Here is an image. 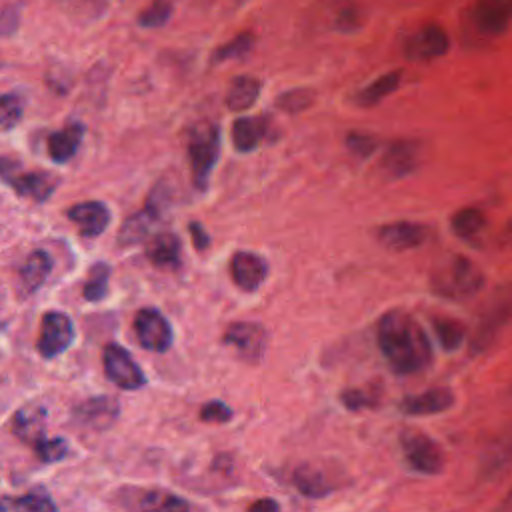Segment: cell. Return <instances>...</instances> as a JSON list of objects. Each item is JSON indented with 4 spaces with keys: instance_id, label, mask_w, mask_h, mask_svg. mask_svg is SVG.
I'll list each match as a JSON object with an SVG mask.
<instances>
[{
    "instance_id": "obj_1",
    "label": "cell",
    "mask_w": 512,
    "mask_h": 512,
    "mask_svg": "<svg viewBox=\"0 0 512 512\" xmlns=\"http://www.w3.org/2000/svg\"><path fill=\"white\" fill-rule=\"evenodd\" d=\"M376 346L388 368L398 376L424 372L432 362V340L406 310L392 308L376 322Z\"/></svg>"
},
{
    "instance_id": "obj_2",
    "label": "cell",
    "mask_w": 512,
    "mask_h": 512,
    "mask_svg": "<svg viewBox=\"0 0 512 512\" xmlns=\"http://www.w3.org/2000/svg\"><path fill=\"white\" fill-rule=\"evenodd\" d=\"M486 284L482 268L468 256L454 254L430 276L432 292L448 300H464L476 296Z\"/></svg>"
},
{
    "instance_id": "obj_3",
    "label": "cell",
    "mask_w": 512,
    "mask_h": 512,
    "mask_svg": "<svg viewBox=\"0 0 512 512\" xmlns=\"http://www.w3.org/2000/svg\"><path fill=\"white\" fill-rule=\"evenodd\" d=\"M220 152V130L212 122L196 124L188 134V156L196 188L204 190Z\"/></svg>"
},
{
    "instance_id": "obj_4",
    "label": "cell",
    "mask_w": 512,
    "mask_h": 512,
    "mask_svg": "<svg viewBox=\"0 0 512 512\" xmlns=\"http://www.w3.org/2000/svg\"><path fill=\"white\" fill-rule=\"evenodd\" d=\"M400 450L406 466L420 476H438L446 466V456L438 440L420 430H406L400 436Z\"/></svg>"
},
{
    "instance_id": "obj_5",
    "label": "cell",
    "mask_w": 512,
    "mask_h": 512,
    "mask_svg": "<svg viewBox=\"0 0 512 512\" xmlns=\"http://www.w3.org/2000/svg\"><path fill=\"white\" fill-rule=\"evenodd\" d=\"M466 22L478 38H500L512 28V0H472Z\"/></svg>"
},
{
    "instance_id": "obj_6",
    "label": "cell",
    "mask_w": 512,
    "mask_h": 512,
    "mask_svg": "<svg viewBox=\"0 0 512 512\" xmlns=\"http://www.w3.org/2000/svg\"><path fill=\"white\" fill-rule=\"evenodd\" d=\"M512 468V424L498 430L480 450L476 478L478 482H496Z\"/></svg>"
},
{
    "instance_id": "obj_7",
    "label": "cell",
    "mask_w": 512,
    "mask_h": 512,
    "mask_svg": "<svg viewBox=\"0 0 512 512\" xmlns=\"http://www.w3.org/2000/svg\"><path fill=\"white\" fill-rule=\"evenodd\" d=\"M450 50V36L444 26L436 22L422 24L406 36L402 44L404 58L410 62H432L446 56Z\"/></svg>"
},
{
    "instance_id": "obj_8",
    "label": "cell",
    "mask_w": 512,
    "mask_h": 512,
    "mask_svg": "<svg viewBox=\"0 0 512 512\" xmlns=\"http://www.w3.org/2000/svg\"><path fill=\"white\" fill-rule=\"evenodd\" d=\"M430 226L418 220H394L380 224L374 232L376 242L392 252H406L424 246L430 240Z\"/></svg>"
},
{
    "instance_id": "obj_9",
    "label": "cell",
    "mask_w": 512,
    "mask_h": 512,
    "mask_svg": "<svg viewBox=\"0 0 512 512\" xmlns=\"http://www.w3.org/2000/svg\"><path fill=\"white\" fill-rule=\"evenodd\" d=\"M0 178L14 188L20 196H28L32 200H46L56 188V178L48 172H24L18 162L10 158H0Z\"/></svg>"
},
{
    "instance_id": "obj_10",
    "label": "cell",
    "mask_w": 512,
    "mask_h": 512,
    "mask_svg": "<svg viewBox=\"0 0 512 512\" xmlns=\"http://www.w3.org/2000/svg\"><path fill=\"white\" fill-rule=\"evenodd\" d=\"M420 142L412 138H394L386 144L380 156V170L390 180L408 178L418 170Z\"/></svg>"
},
{
    "instance_id": "obj_11",
    "label": "cell",
    "mask_w": 512,
    "mask_h": 512,
    "mask_svg": "<svg viewBox=\"0 0 512 512\" xmlns=\"http://www.w3.org/2000/svg\"><path fill=\"white\" fill-rule=\"evenodd\" d=\"M104 370L106 376L122 390H138L146 384L142 368L134 362L130 352L120 344H108L104 348Z\"/></svg>"
},
{
    "instance_id": "obj_12",
    "label": "cell",
    "mask_w": 512,
    "mask_h": 512,
    "mask_svg": "<svg viewBox=\"0 0 512 512\" xmlns=\"http://www.w3.org/2000/svg\"><path fill=\"white\" fill-rule=\"evenodd\" d=\"M74 340L72 320L64 312H48L42 318L38 352L44 358H56L70 348Z\"/></svg>"
},
{
    "instance_id": "obj_13",
    "label": "cell",
    "mask_w": 512,
    "mask_h": 512,
    "mask_svg": "<svg viewBox=\"0 0 512 512\" xmlns=\"http://www.w3.org/2000/svg\"><path fill=\"white\" fill-rule=\"evenodd\" d=\"M134 328L142 348L152 352H166L172 344V328L164 314L156 308H142L134 318Z\"/></svg>"
},
{
    "instance_id": "obj_14",
    "label": "cell",
    "mask_w": 512,
    "mask_h": 512,
    "mask_svg": "<svg viewBox=\"0 0 512 512\" xmlns=\"http://www.w3.org/2000/svg\"><path fill=\"white\" fill-rule=\"evenodd\" d=\"M510 314H512L510 302H498L496 306H492V308L482 316V320H480L478 326L474 328L472 336H468V340H466L468 354H470V356L484 354V352L494 344V340L498 338V334H500V330L504 328V324L508 322Z\"/></svg>"
},
{
    "instance_id": "obj_15",
    "label": "cell",
    "mask_w": 512,
    "mask_h": 512,
    "mask_svg": "<svg viewBox=\"0 0 512 512\" xmlns=\"http://www.w3.org/2000/svg\"><path fill=\"white\" fill-rule=\"evenodd\" d=\"M454 392L446 386H434L418 394H408L400 400L398 410L406 416H434L454 406Z\"/></svg>"
},
{
    "instance_id": "obj_16",
    "label": "cell",
    "mask_w": 512,
    "mask_h": 512,
    "mask_svg": "<svg viewBox=\"0 0 512 512\" xmlns=\"http://www.w3.org/2000/svg\"><path fill=\"white\" fill-rule=\"evenodd\" d=\"M224 342L234 346L246 362H260L266 350V330L256 322H236L226 334Z\"/></svg>"
},
{
    "instance_id": "obj_17",
    "label": "cell",
    "mask_w": 512,
    "mask_h": 512,
    "mask_svg": "<svg viewBox=\"0 0 512 512\" xmlns=\"http://www.w3.org/2000/svg\"><path fill=\"white\" fill-rule=\"evenodd\" d=\"M118 414H120V406L110 396H96L74 408V418L82 426L92 430L110 428L118 420Z\"/></svg>"
},
{
    "instance_id": "obj_18",
    "label": "cell",
    "mask_w": 512,
    "mask_h": 512,
    "mask_svg": "<svg viewBox=\"0 0 512 512\" xmlns=\"http://www.w3.org/2000/svg\"><path fill=\"white\" fill-rule=\"evenodd\" d=\"M68 218L78 224L82 236L96 238L106 230L110 222V210L104 202L90 200V202H80L70 206Z\"/></svg>"
},
{
    "instance_id": "obj_19",
    "label": "cell",
    "mask_w": 512,
    "mask_h": 512,
    "mask_svg": "<svg viewBox=\"0 0 512 512\" xmlns=\"http://www.w3.org/2000/svg\"><path fill=\"white\" fill-rule=\"evenodd\" d=\"M230 268L234 282L246 292H254L266 280L268 274L266 260L254 252H236L232 256Z\"/></svg>"
},
{
    "instance_id": "obj_20",
    "label": "cell",
    "mask_w": 512,
    "mask_h": 512,
    "mask_svg": "<svg viewBox=\"0 0 512 512\" xmlns=\"http://www.w3.org/2000/svg\"><path fill=\"white\" fill-rule=\"evenodd\" d=\"M402 70H388L364 84L356 94H354V104L360 108H372L384 102L388 96H392L400 86H402Z\"/></svg>"
},
{
    "instance_id": "obj_21",
    "label": "cell",
    "mask_w": 512,
    "mask_h": 512,
    "mask_svg": "<svg viewBox=\"0 0 512 512\" xmlns=\"http://www.w3.org/2000/svg\"><path fill=\"white\" fill-rule=\"evenodd\" d=\"M292 484L306 498H326L336 488L332 480L312 464H300L292 472Z\"/></svg>"
},
{
    "instance_id": "obj_22",
    "label": "cell",
    "mask_w": 512,
    "mask_h": 512,
    "mask_svg": "<svg viewBox=\"0 0 512 512\" xmlns=\"http://www.w3.org/2000/svg\"><path fill=\"white\" fill-rule=\"evenodd\" d=\"M268 130V118L242 116L232 124V142L238 152H252L258 148Z\"/></svg>"
},
{
    "instance_id": "obj_23",
    "label": "cell",
    "mask_w": 512,
    "mask_h": 512,
    "mask_svg": "<svg viewBox=\"0 0 512 512\" xmlns=\"http://www.w3.org/2000/svg\"><path fill=\"white\" fill-rule=\"evenodd\" d=\"M44 424H46V410L40 404H26L14 416L12 428L14 434L30 444H36L44 438Z\"/></svg>"
},
{
    "instance_id": "obj_24",
    "label": "cell",
    "mask_w": 512,
    "mask_h": 512,
    "mask_svg": "<svg viewBox=\"0 0 512 512\" xmlns=\"http://www.w3.org/2000/svg\"><path fill=\"white\" fill-rule=\"evenodd\" d=\"M488 218L482 208L476 206H462L450 216V230L460 240H474L486 230Z\"/></svg>"
},
{
    "instance_id": "obj_25",
    "label": "cell",
    "mask_w": 512,
    "mask_h": 512,
    "mask_svg": "<svg viewBox=\"0 0 512 512\" xmlns=\"http://www.w3.org/2000/svg\"><path fill=\"white\" fill-rule=\"evenodd\" d=\"M82 138H84V126L80 122L68 124L60 132L50 134V138H48V154H50V158L54 162H58V164L68 162L76 154Z\"/></svg>"
},
{
    "instance_id": "obj_26",
    "label": "cell",
    "mask_w": 512,
    "mask_h": 512,
    "mask_svg": "<svg viewBox=\"0 0 512 512\" xmlns=\"http://www.w3.org/2000/svg\"><path fill=\"white\" fill-rule=\"evenodd\" d=\"M158 216H160V208H158V204L152 202V198H150V202L146 204L144 210H140L138 214L130 216V218L124 222L122 230L118 232V240H120L122 244H136V242L144 240V238L148 236V232L152 230V226L156 224Z\"/></svg>"
},
{
    "instance_id": "obj_27",
    "label": "cell",
    "mask_w": 512,
    "mask_h": 512,
    "mask_svg": "<svg viewBox=\"0 0 512 512\" xmlns=\"http://www.w3.org/2000/svg\"><path fill=\"white\" fill-rule=\"evenodd\" d=\"M52 270V258L42 252V250H36L32 252L24 266L20 268V288L24 294H34L48 278Z\"/></svg>"
},
{
    "instance_id": "obj_28",
    "label": "cell",
    "mask_w": 512,
    "mask_h": 512,
    "mask_svg": "<svg viewBox=\"0 0 512 512\" xmlns=\"http://www.w3.org/2000/svg\"><path fill=\"white\" fill-rule=\"evenodd\" d=\"M432 330H434V338L440 344V348L444 352H458L468 336H466V326L450 316H434L432 318Z\"/></svg>"
},
{
    "instance_id": "obj_29",
    "label": "cell",
    "mask_w": 512,
    "mask_h": 512,
    "mask_svg": "<svg viewBox=\"0 0 512 512\" xmlns=\"http://www.w3.org/2000/svg\"><path fill=\"white\" fill-rule=\"evenodd\" d=\"M364 10L356 0L332 2V28L340 34H356L364 28Z\"/></svg>"
},
{
    "instance_id": "obj_30",
    "label": "cell",
    "mask_w": 512,
    "mask_h": 512,
    "mask_svg": "<svg viewBox=\"0 0 512 512\" xmlns=\"http://www.w3.org/2000/svg\"><path fill=\"white\" fill-rule=\"evenodd\" d=\"M260 96V82L254 76H236L230 84L226 106L234 112L248 110Z\"/></svg>"
},
{
    "instance_id": "obj_31",
    "label": "cell",
    "mask_w": 512,
    "mask_h": 512,
    "mask_svg": "<svg viewBox=\"0 0 512 512\" xmlns=\"http://www.w3.org/2000/svg\"><path fill=\"white\" fill-rule=\"evenodd\" d=\"M146 254L156 266H174L180 260V240L172 232H160L150 238Z\"/></svg>"
},
{
    "instance_id": "obj_32",
    "label": "cell",
    "mask_w": 512,
    "mask_h": 512,
    "mask_svg": "<svg viewBox=\"0 0 512 512\" xmlns=\"http://www.w3.org/2000/svg\"><path fill=\"white\" fill-rule=\"evenodd\" d=\"M0 510H6V512H20V510L52 512V510H56V504L50 500V496L46 492L34 490L26 496H4V498H0Z\"/></svg>"
},
{
    "instance_id": "obj_33",
    "label": "cell",
    "mask_w": 512,
    "mask_h": 512,
    "mask_svg": "<svg viewBox=\"0 0 512 512\" xmlns=\"http://www.w3.org/2000/svg\"><path fill=\"white\" fill-rule=\"evenodd\" d=\"M378 400H380L378 392L372 388L352 386V388H346L340 392V402L350 412H362L368 408H376Z\"/></svg>"
},
{
    "instance_id": "obj_34",
    "label": "cell",
    "mask_w": 512,
    "mask_h": 512,
    "mask_svg": "<svg viewBox=\"0 0 512 512\" xmlns=\"http://www.w3.org/2000/svg\"><path fill=\"white\" fill-rule=\"evenodd\" d=\"M344 144L348 148L350 154H354L360 160H368L378 148H380V138L376 134L370 132H362V130H352L346 134Z\"/></svg>"
},
{
    "instance_id": "obj_35",
    "label": "cell",
    "mask_w": 512,
    "mask_h": 512,
    "mask_svg": "<svg viewBox=\"0 0 512 512\" xmlns=\"http://www.w3.org/2000/svg\"><path fill=\"white\" fill-rule=\"evenodd\" d=\"M108 276L110 268L104 262H98L90 270V278L84 284V298L90 302H100L108 292Z\"/></svg>"
},
{
    "instance_id": "obj_36",
    "label": "cell",
    "mask_w": 512,
    "mask_h": 512,
    "mask_svg": "<svg viewBox=\"0 0 512 512\" xmlns=\"http://www.w3.org/2000/svg\"><path fill=\"white\" fill-rule=\"evenodd\" d=\"M314 98H316V94L310 88H292V90L278 96L276 106L282 108L284 112L296 114V112H302V110L310 108L314 104Z\"/></svg>"
},
{
    "instance_id": "obj_37",
    "label": "cell",
    "mask_w": 512,
    "mask_h": 512,
    "mask_svg": "<svg viewBox=\"0 0 512 512\" xmlns=\"http://www.w3.org/2000/svg\"><path fill=\"white\" fill-rule=\"evenodd\" d=\"M252 44H254V36L250 32L238 34L230 42H226V44H222L220 48L214 50L212 62H224V60H230V58H240V56H244L252 50Z\"/></svg>"
},
{
    "instance_id": "obj_38",
    "label": "cell",
    "mask_w": 512,
    "mask_h": 512,
    "mask_svg": "<svg viewBox=\"0 0 512 512\" xmlns=\"http://www.w3.org/2000/svg\"><path fill=\"white\" fill-rule=\"evenodd\" d=\"M22 108L18 94H0V132L12 130L20 122Z\"/></svg>"
},
{
    "instance_id": "obj_39",
    "label": "cell",
    "mask_w": 512,
    "mask_h": 512,
    "mask_svg": "<svg viewBox=\"0 0 512 512\" xmlns=\"http://www.w3.org/2000/svg\"><path fill=\"white\" fill-rule=\"evenodd\" d=\"M172 6L166 0H152L140 14H138V24L144 28H160L170 20Z\"/></svg>"
},
{
    "instance_id": "obj_40",
    "label": "cell",
    "mask_w": 512,
    "mask_h": 512,
    "mask_svg": "<svg viewBox=\"0 0 512 512\" xmlns=\"http://www.w3.org/2000/svg\"><path fill=\"white\" fill-rule=\"evenodd\" d=\"M34 450L42 462H58L68 454V444L64 438H40Z\"/></svg>"
},
{
    "instance_id": "obj_41",
    "label": "cell",
    "mask_w": 512,
    "mask_h": 512,
    "mask_svg": "<svg viewBox=\"0 0 512 512\" xmlns=\"http://www.w3.org/2000/svg\"><path fill=\"white\" fill-rule=\"evenodd\" d=\"M144 508H158V510H184L188 508V504L174 496V494H166V492H148L142 500Z\"/></svg>"
},
{
    "instance_id": "obj_42",
    "label": "cell",
    "mask_w": 512,
    "mask_h": 512,
    "mask_svg": "<svg viewBox=\"0 0 512 512\" xmlns=\"http://www.w3.org/2000/svg\"><path fill=\"white\" fill-rule=\"evenodd\" d=\"M200 418L204 422H228L232 418V408L222 400H210L202 406Z\"/></svg>"
},
{
    "instance_id": "obj_43",
    "label": "cell",
    "mask_w": 512,
    "mask_h": 512,
    "mask_svg": "<svg viewBox=\"0 0 512 512\" xmlns=\"http://www.w3.org/2000/svg\"><path fill=\"white\" fill-rule=\"evenodd\" d=\"M20 24V12L14 6L0 8V38L12 36L18 30Z\"/></svg>"
},
{
    "instance_id": "obj_44",
    "label": "cell",
    "mask_w": 512,
    "mask_h": 512,
    "mask_svg": "<svg viewBox=\"0 0 512 512\" xmlns=\"http://www.w3.org/2000/svg\"><path fill=\"white\" fill-rule=\"evenodd\" d=\"M190 234H192V238H194V246H196L198 250L208 248V244H210V236L206 234V230H204V226H202V224H198V222H190Z\"/></svg>"
},
{
    "instance_id": "obj_45",
    "label": "cell",
    "mask_w": 512,
    "mask_h": 512,
    "mask_svg": "<svg viewBox=\"0 0 512 512\" xmlns=\"http://www.w3.org/2000/svg\"><path fill=\"white\" fill-rule=\"evenodd\" d=\"M498 244L502 248H512V218H508L498 234Z\"/></svg>"
},
{
    "instance_id": "obj_46",
    "label": "cell",
    "mask_w": 512,
    "mask_h": 512,
    "mask_svg": "<svg viewBox=\"0 0 512 512\" xmlns=\"http://www.w3.org/2000/svg\"><path fill=\"white\" fill-rule=\"evenodd\" d=\"M254 512H264V510H270V512H274V510H278L280 508V504L276 502V500H270V498H264V500H258V502H254L252 506H250Z\"/></svg>"
},
{
    "instance_id": "obj_47",
    "label": "cell",
    "mask_w": 512,
    "mask_h": 512,
    "mask_svg": "<svg viewBox=\"0 0 512 512\" xmlns=\"http://www.w3.org/2000/svg\"><path fill=\"white\" fill-rule=\"evenodd\" d=\"M512 504V486H510V490L506 492V496H504V500H502V508H506V506H510Z\"/></svg>"
}]
</instances>
